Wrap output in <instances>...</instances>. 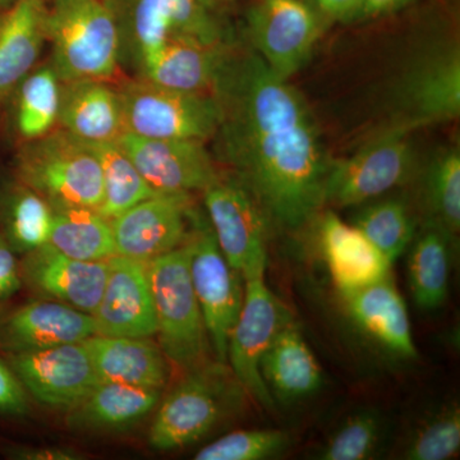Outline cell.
<instances>
[{"instance_id":"1","label":"cell","mask_w":460,"mask_h":460,"mask_svg":"<svg viewBox=\"0 0 460 460\" xmlns=\"http://www.w3.org/2000/svg\"><path fill=\"white\" fill-rule=\"evenodd\" d=\"M215 150L269 224L301 228L325 206L332 157L302 93L253 49L228 50L211 90Z\"/></svg>"},{"instance_id":"2","label":"cell","mask_w":460,"mask_h":460,"mask_svg":"<svg viewBox=\"0 0 460 460\" xmlns=\"http://www.w3.org/2000/svg\"><path fill=\"white\" fill-rule=\"evenodd\" d=\"M248 398L228 363H202L187 370L164 401L157 404L148 443L160 452L198 443L237 416Z\"/></svg>"},{"instance_id":"3","label":"cell","mask_w":460,"mask_h":460,"mask_svg":"<svg viewBox=\"0 0 460 460\" xmlns=\"http://www.w3.org/2000/svg\"><path fill=\"white\" fill-rule=\"evenodd\" d=\"M47 32L60 83L113 81L119 72V29L108 0H51Z\"/></svg>"},{"instance_id":"4","label":"cell","mask_w":460,"mask_h":460,"mask_svg":"<svg viewBox=\"0 0 460 460\" xmlns=\"http://www.w3.org/2000/svg\"><path fill=\"white\" fill-rule=\"evenodd\" d=\"M190 241L147 262L156 335L166 358L187 371L208 362L210 348L190 271Z\"/></svg>"},{"instance_id":"5","label":"cell","mask_w":460,"mask_h":460,"mask_svg":"<svg viewBox=\"0 0 460 460\" xmlns=\"http://www.w3.org/2000/svg\"><path fill=\"white\" fill-rule=\"evenodd\" d=\"M17 178L51 208H89L102 202V171L86 142L57 127L26 142L18 155Z\"/></svg>"},{"instance_id":"6","label":"cell","mask_w":460,"mask_h":460,"mask_svg":"<svg viewBox=\"0 0 460 460\" xmlns=\"http://www.w3.org/2000/svg\"><path fill=\"white\" fill-rule=\"evenodd\" d=\"M126 132L148 138L208 141L220 123L211 93H186L136 78L118 87Z\"/></svg>"},{"instance_id":"7","label":"cell","mask_w":460,"mask_h":460,"mask_svg":"<svg viewBox=\"0 0 460 460\" xmlns=\"http://www.w3.org/2000/svg\"><path fill=\"white\" fill-rule=\"evenodd\" d=\"M411 133L390 126L353 156L332 162L325 184V205L359 206L410 181L417 168Z\"/></svg>"},{"instance_id":"8","label":"cell","mask_w":460,"mask_h":460,"mask_svg":"<svg viewBox=\"0 0 460 460\" xmlns=\"http://www.w3.org/2000/svg\"><path fill=\"white\" fill-rule=\"evenodd\" d=\"M120 36V60L136 69L171 39L220 44L223 33L199 0H108Z\"/></svg>"},{"instance_id":"9","label":"cell","mask_w":460,"mask_h":460,"mask_svg":"<svg viewBox=\"0 0 460 460\" xmlns=\"http://www.w3.org/2000/svg\"><path fill=\"white\" fill-rule=\"evenodd\" d=\"M392 105V126L410 132L459 118V45H432L413 59L395 84Z\"/></svg>"},{"instance_id":"10","label":"cell","mask_w":460,"mask_h":460,"mask_svg":"<svg viewBox=\"0 0 460 460\" xmlns=\"http://www.w3.org/2000/svg\"><path fill=\"white\" fill-rule=\"evenodd\" d=\"M292 321L287 305L269 289L265 274L244 280L243 305L229 335L226 363L250 399L266 411L274 410L275 401L263 383L260 365Z\"/></svg>"},{"instance_id":"11","label":"cell","mask_w":460,"mask_h":460,"mask_svg":"<svg viewBox=\"0 0 460 460\" xmlns=\"http://www.w3.org/2000/svg\"><path fill=\"white\" fill-rule=\"evenodd\" d=\"M190 271L210 347L226 363L228 341L244 299V279L223 255L210 224L196 215L190 239Z\"/></svg>"},{"instance_id":"12","label":"cell","mask_w":460,"mask_h":460,"mask_svg":"<svg viewBox=\"0 0 460 460\" xmlns=\"http://www.w3.org/2000/svg\"><path fill=\"white\" fill-rule=\"evenodd\" d=\"M202 195L208 224L229 265L244 280L265 274L269 223L243 184L233 174H219Z\"/></svg>"},{"instance_id":"13","label":"cell","mask_w":460,"mask_h":460,"mask_svg":"<svg viewBox=\"0 0 460 460\" xmlns=\"http://www.w3.org/2000/svg\"><path fill=\"white\" fill-rule=\"evenodd\" d=\"M246 26L252 49L287 81L310 60L326 29L305 0H256L248 8Z\"/></svg>"},{"instance_id":"14","label":"cell","mask_w":460,"mask_h":460,"mask_svg":"<svg viewBox=\"0 0 460 460\" xmlns=\"http://www.w3.org/2000/svg\"><path fill=\"white\" fill-rule=\"evenodd\" d=\"M190 198L155 193L111 220L117 255L147 263L186 244L198 215Z\"/></svg>"},{"instance_id":"15","label":"cell","mask_w":460,"mask_h":460,"mask_svg":"<svg viewBox=\"0 0 460 460\" xmlns=\"http://www.w3.org/2000/svg\"><path fill=\"white\" fill-rule=\"evenodd\" d=\"M7 362L27 393L56 410H72L100 383L84 341L8 353Z\"/></svg>"},{"instance_id":"16","label":"cell","mask_w":460,"mask_h":460,"mask_svg":"<svg viewBox=\"0 0 460 460\" xmlns=\"http://www.w3.org/2000/svg\"><path fill=\"white\" fill-rule=\"evenodd\" d=\"M117 142L156 193L202 192L220 174L204 141L140 137L124 132Z\"/></svg>"},{"instance_id":"17","label":"cell","mask_w":460,"mask_h":460,"mask_svg":"<svg viewBox=\"0 0 460 460\" xmlns=\"http://www.w3.org/2000/svg\"><path fill=\"white\" fill-rule=\"evenodd\" d=\"M107 262V281L93 314L95 335L153 338L156 316L147 263L118 255Z\"/></svg>"},{"instance_id":"18","label":"cell","mask_w":460,"mask_h":460,"mask_svg":"<svg viewBox=\"0 0 460 460\" xmlns=\"http://www.w3.org/2000/svg\"><path fill=\"white\" fill-rule=\"evenodd\" d=\"M21 278L41 298L62 302L93 314L108 277L107 261H81L49 243L30 251L20 263Z\"/></svg>"},{"instance_id":"19","label":"cell","mask_w":460,"mask_h":460,"mask_svg":"<svg viewBox=\"0 0 460 460\" xmlns=\"http://www.w3.org/2000/svg\"><path fill=\"white\" fill-rule=\"evenodd\" d=\"M93 314L41 298L12 311L0 323V347L8 353L80 343L95 335Z\"/></svg>"},{"instance_id":"20","label":"cell","mask_w":460,"mask_h":460,"mask_svg":"<svg viewBox=\"0 0 460 460\" xmlns=\"http://www.w3.org/2000/svg\"><path fill=\"white\" fill-rule=\"evenodd\" d=\"M343 299L354 325L366 337L399 358H416L407 305L390 275Z\"/></svg>"},{"instance_id":"21","label":"cell","mask_w":460,"mask_h":460,"mask_svg":"<svg viewBox=\"0 0 460 460\" xmlns=\"http://www.w3.org/2000/svg\"><path fill=\"white\" fill-rule=\"evenodd\" d=\"M111 81L75 80L60 83L58 127L77 140L117 142L126 132L122 102Z\"/></svg>"},{"instance_id":"22","label":"cell","mask_w":460,"mask_h":460,"mask_svg":"<svg viewBox=\"0 0 460 460\" xmlns=\"http://www.w3.org/2000/svg\"><path fill=\"white\" fill-rule=\"evenodd\" d=\"M321 252L341 296L390 275V263L353 224L328 211L319 226Z\"/></svg>"},{"instance_id":"23","label":"cell","mask_w":460,"mask_h":460,"mask_svg":"<svg viewBox=\"0 0 460 460\" xmlns=\"http://www.w3.org/2000/svg\"><path fill=\"white\" fill-rule=\"evenodd\" d=\"M229 48L171 39L137 66L138 78L186 93H211Z\"/></svg>"},{"instance_id":"24","label":"cell","mask_w":460,"mask_h":460,"mask_svg":"<svg viewBox=\"0 0 460 460\" xmlns=\"http://www.w3.org/2000/svg\"><path fill=\"white\" fill-rule=\"evenodd\" d=\"M100 383L127 384L163 392L169 380V359L151 338L104 337L86 339Z\"/></svg>"},{"instance_id":"25","label":"cell","mask_w":460,"mask_h":460,"mask_svg":"<svg viewBox=\"0 0 460 460\" xmlns=\"http://www.w3.org/2000/svg\"><path fill=\"white\" fill-rule=\"evenodd\" d=\"M260 371L272 399L287 404L310 398L323 384L319 361L293 321L272 341Z\"/></svg>"},{"instance_id":"26","label":"cell","mask_w":460,"mask_h":460,"mask_svg":"<svg viewBox=\"0 0 460 460\" xmlns=\"http://www.w3.org/2000/svg\"><path fill=\"white\" fill-rule=\"evenodd\" d=\"M47 0H18L0 18V98L32 71L48 41Z\"/></svg>"},{"instance_id":"27","label":"cell","mask_w":460,"mask_h":460,"mask_svg":"<svg viewBox=\"0 0 460 460\" xmlns=\"http://www.w3.org/2000/svg\"><path fill=\"white\" fill-rule=\"evenodd\" d=\"M163 392L119 383H99L68 411L69 428L77 431H119L136 425L155 410Z\"/></svg>"},{"instance_id":"28","label":"cell","mask_w":460,"mask_h":460,"mask_svg":"<svg viewBox=\"0 0 460 460\" xmlns=\"http://www.w3.org/2000/svg\"><path fill=\"white\" fill-rule=\"evenodd\" d=\"M454 248L456 235L432 220L414 234L407 250L408 286L420 310H438L447 301Z\"/></svg>"},{"instance_id":"29","label":"cell","mask_w":460,"mask_h":460,"mask_svg":"<svg viewBox=\"0 0 460 460\" xmlns=\"http://www.w3.org/2000/svg\"><path fill=\"white\" fill-rule=\"evenodd\" d=\"M48 243L63 255L81 261H108L117 255L111 220L95 208H53Z\"/></svg>"},{"instance_id":"30","label":"cell","mask_w":460,"mask_h":460,"mask_svg":"<svg viewBox=\"0 0 460 460\" xmlns=\"http://www.w3.org/2000/svg\"><path fill=\"white\" fill-rule=\"evenodd\" d=\"M53 215L49 202L20 181L0 196V233L16 253L48 243Z\"/></svg>"},{"instance_id":"31","label":"cell","mask_w":460,"mask_h":460,"mask_svg":"<svg viewBox=\"0 0 460 460\" xmlns=\"http://www.w3.org/2000/svg\"><path fill=\"white\" fill-rule=\"evenodd\" d=\"M87 145L102 171V202L98 211L105 219L113 220L132 206L155 195V190L148 186L118 142Z\"/></svg>"},{"instance_id":"32","label":"cell","mask_w":460,"mask_h":460,"mask_svg":"<svg viewBox=\"0 0 460 460\" xmlns=\"http://www.w3.org/2000/svg\"><path fill=\"white\" fill-rule=\"evenodd\" d=\"M14 122L20 137L38 140L58 127L60 80L53 66L32 69L16 87Z\"/></svg>"},{"instance_id":"33","label":"cell","mask_w":460,"mask_h":460,"mask_svg":"<svg viewBox=\"0 0 460 460\" xmlns=\"http://www.w3.org/2000/svg\"><path fill=\"white\" fill-rule=\"evenodd\" d=\"M353 226L390 265L408 250L416 234L410 208L401 199H385L368 205L354 217Z\"/></svg>"},{"instance_id":"34","label":"cell","mask_w":460,"mask_h":460,"mask_svg":"<svg viewBox=\"0 0 460 460\" xmlns=\"http://www.w3.org/2000/svg\"><path fill=\"white\" fill-rule=\"evenodd\" d=\"M428 220L440 224L454 235L460 228V153L458 147L441 150L432 157L423 181Z\"/></svg>"},{"instance_id":"35","label":"cell","mask_w":460,"mask_h":460,"mask_svg":"<svg viewBox=\"0 0 460 460\" xmlns=\"http://www.w3.org/2000/svg\"><path fill=\"white\" fill-rule=\"evenodd\" d=\"M384 440V420L374 411H362L348 417L321 447L323 460L372 459Z\"/></svg>"},{"instance_id":"36","label":"cell","mask_w":460,"mask_h":460,"mask_svg":"<svg viewBox=\"0 0 460 460\" xmlns=\"http://www.w3.org/2000/svg\"><path fill=\"white\" fill-rule=\"evenodd\" d=\"M289 435L281 429H238L196 453L198 460H265L286 453Z\"/></svg>"},{"instance_id":"37","label":"cell","mask_w":460,"mask_h":460,"mask_svg":"<svg viewBox=\"0 0 460 460\" xmlns=\"http://www.w3.org/2000/svg\"><path fill=\"white\" fill-rule=\"evenodd\" d=\"M460 447V411L452 404L426 420L411 436L404 450L410 460H447Z\"/></svg>"},{"instance_id":"38","label":"cell","mask_w":460,"mask_h":460,"mask_svg":"<svg viewBox=\"0 0 460 460\" xmlns=\"http://www.w3.org/2000/svg\"><path fill=\"white\" fill-rule=\"evenodd\" d=\"M29 411L27 392L8 362L0 359V413L23 416Z\"/></svg>"},{"instance_id":"39","label":"cell","mask_w":460,"mask_h":460,"mask_svg":"<svg viewBox=\"0 0 460 460\" xmlns=\"http://www.w3.org/2000/svg\"><path fill=\"white\" fill-rule=\"evenodd\" d=\"M22 286L21 268L16 252L9 246L7 239L0 233V301L16 295Z\"/></svg>"},{"instance_id":"40","label":"cell","mask_w":460,"mask_h":460,"mask_svg":"<svg viewBox=\"0 0 460 460\" xmlns=\"http://www.w3.org/2000/svg\"><path fill=\"white\" fill-rule=\"evenodd\" d=\"M326 27L332 23H352L363 0H305Z\"/></svg>"},{"instance_id":"41","label":"cell","mask_w":460,"mask_h":460,"mask_svg":"<svg viewBox=\"0 0 460 460\" xmlns=\"http://www.w3.org/2000/svg\"><path fill=\"white\" fill-rule=\"evenodd\" d=\"M13 459L22 460H77L84 456L77 450L66 447H25L12 449L9 453Z\"/></svg>"},{"instance_id":"42","label":"cell","mask_w":460,"mask_h":460,"mask_svg":"<svg viewBox=\"0 0 460 460\" xmlns=\"http://www.w3.org/2000/svg\"><path fill=\"white\" fill-rule=\"evenodd\" d=\"M414 2L416 0H363L361 7L353 18V22H365L389 16Z\"/></svg>"},{"instance_id":"43","label":"cell","mask_w":460,"mask_h":460,"mask_svg":"<svg viewBox=\"0 0 460 460\" xmlns=\"http://www.w3.org/2000/svg\"><path fill=\"white\" fill-rule=\"evenodd\" d=\"M232 2L233 0H199V3L211 13L217 11V9L226 7Z\"/></svg>"},{"instance_id":"44","label":"cell","mask_w":460,"mask_h":460,"mask_svg":"<svg viewBox=\"0 0 460 460\" xmlns=\"http://www.w3.org/2000/svg\"><path fill=\"white\" fill-rule=\"evenodd\" d=\"M18 0H0V9L3 11H7V9L11 8L12 5L16 4Z\"/></svg>"}]
</instances>
